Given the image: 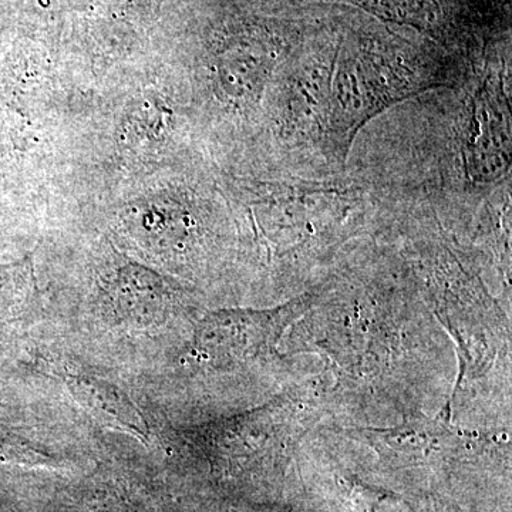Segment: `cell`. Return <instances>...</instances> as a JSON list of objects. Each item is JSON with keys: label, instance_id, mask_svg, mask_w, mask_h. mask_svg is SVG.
<instances>
[{"label": "cell", "instance_id": "6da1fadb", "mask_svg": "<svg viewBox=\"0 0 512 512\" xmlns=\"http://www.w3.org/2000/svg\"><path fill=\"white\" fill-rule=\"evenodd\" d=\"M298 299L265 311L235 309L210 313L198 323L191 355L201 363L224 369L274 355L285 330L305 312Z\"/></svg>", "mask_w": 512, "mask_h": 512}, {"label": "cell", "instance_id": "7a4b0ae2", "mask_svg": "<svg viewBox=\"0 0 512 512\" xmlns=\"http://www.w3.org/2000/svg\"><path fill=\"white\" fill-rule=\"evenodd\" d=\"M350 436L365 441L394 466H426L456 456L463 447L461 431L447 421L414 419L389 429H356Z\"/></svg>", "mask_w": 512, "mask_h": 512}, {"label": "cell", "instance_id": "3957f363", "mask_svg": "<svg viewBox=\"0 0 512 512\" xmlns=\"http://www.w3.org/2000/svg\"><path fill=\"white\" fill-rule=\"evenodd\" d=\"M474 107V124L467 144V167L471 177H497L510 158V116L495 93L485 87Z\"/></svg>", "mask_w": 512, "mask_h": 512}, {"label": "cell", "instance_id": "277c9868", "mask_svg": "<svg viewBox=\"0 0 512 512\" xmlns=\"http://www.w3.org/2000/svg\"><path fill=\"white\" fill-rule=\"evenodd\" d=\"M67 389L84 409L113 429L124 431L137 439L147 441L150 436L146 420L138 412L130 397L113 384L94 376L67 373L64 376Z\"/></svg>", "mask_w": 512, "mask_h": 512}, {"label": "cell", "instance_id": "5b68a950", "mask_svg": "<svg viewBox=\"0 0 512 512\" xmlns=\"http://www.w3.org/2000/svg\"><path fill=\"white\" fill-rule=\"evenodd\" d=\"M349 503L355 512H414L403 498L362 483L350 487Z\"/></svg>", "mask_w": 512, "mask_h": 512}]
</instances>
